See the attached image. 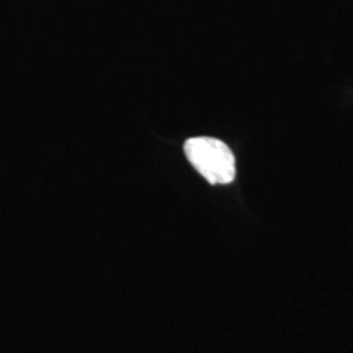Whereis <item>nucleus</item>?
I'll use <instances>...</instances> for the list:
<instances>
[{"label": "nucleus", "instance_id": "nucleus-1", "mask_svg": "<svg viewBox=\"0 0 353 353\" xmlns=\"http://www.w3.org/2000/svg\"><path fill=\"white\" fill-rule=\"evenodd\" d=\"M185 154L211 185H227L236 176V159L221 140L199 137L185 143Z\"/></svg>", "mask_w": 353, "mask_h": 353}]
</instances>
